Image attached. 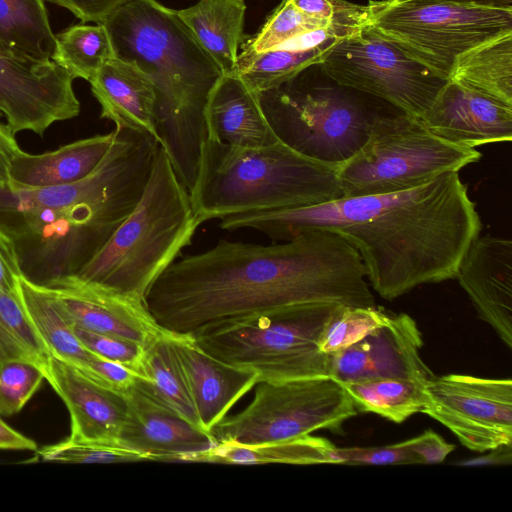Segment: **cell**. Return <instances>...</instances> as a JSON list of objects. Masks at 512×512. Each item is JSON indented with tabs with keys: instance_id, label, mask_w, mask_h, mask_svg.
Listing matches in <instances>:
<instances>
[{
	"instance_id": "obj_45",
	"label": "cell",
	"mask_w": 512,
	"mask_h": 512,
	"mask_svg": "<svg viewBox=\"0 0 512 512\" xmlns=\"http://www.w3.org/2000/svg\"><path fill=\"white\" fill-rule=\"evenodd\" d=\"M22 276L13 243L0 230V291H16Z\"/></svg>"
},
{
	"instance_id": "obj_12",
	"label": "cell",
	"mask_w": 512,
	"mask_h": 512,
	"mask_svg": "<svg viewBox=\"0 0 512 512\" xmlns=\"http://www.w3.org/2000/svg\"><path fill=\"white\" fill-rule=\"evenodd\" d=\"M341 85L421 119L448 82L368 25L339 40L320 63Z\"/></svg>"
},
{
	"instance_id": "obj_39",
	"label": "cell",
	"mask_w": 512,
	"mask_h": 512,
	"mask_svg": "<svg viewBox=\"0 0 512 512\" xmlns=\"http://www.w3.org/2000/svg\"><path fill=\"white\" fill-rule=\"evenodd\" d=\"M72 328L78 340L88 351L101 358L126 366L141 378L144 355L142 345L113 335L76 327Z\"/></svg>"
},
{
	"instance_id": "obj_2",
	"label": "cell",
	"mask_w": 512,
	"mask_h": 512,
	"mask_svg": "<svg viewBox=\"0 0 512 512\" xmlns=\"http://www.w3.org/2000/svg\"><path fill=\"white\" fill-rule=\"evenodd\" d=\"M220 220L222 230L253 229L275 242L306 229L337 233L358 251L372 288L387 300L455 278L461 257L482 229L467 185L455 171L408 190Z\"/></svg>"
},
{
	"instance_id": "obj_4",
	"label": "cell",
	"mask_w": 512,
	"mask_h": 512,
	"mask_svg": "<svg viewBox=\"0 0 512 512\" xmlns=\"http://www.w3.org/2000/svg\"><path fill=\"white\" fill-rule=\"evenodd\" d=\"M102 24L115 57L134 62L152 81L158 141L190 193L208 138L206 105L222 71L178 10L156 0H132Z\"/></svg>"
},
{
	"instance_id": "obj_46",
	"label": "cell",
	"mask_w": 512,
	"mask_h": 512,
	"mask_svg": "<svg viewBox=\"0 0 512 512\" xmlns=\"http://www.w3.org/2000/svg\"><path fill=\"white\" fill-rule=\"evenodd\" d=\"M22 151L15 134L8 125L0 122V186H7L10 181V168L13 159Z\"/></svg>"
},
{
	"instance_id": "obj_17",
	"label": "cell",
	"mask_w": 512,
	"mask_h": 512,
	"mask_svg": "<svg viewBox=\"0 0 512 512\" xmlns=\"http://www.w3.org/2000/svg\"><path fill=\"white\" fill-rule=\"evenodd\" d=\"M125 396L127 417L118 441L147 460L189 462L218 444L211 433L163 403L139 377Z\"/></svg>"
},
{
	"instance_id": "obj_22",
	"label": "cell",
	"mask_w": 512,
	"mask_h": 512,
	"mask_svg": "<svg viewBox=\"0 0 512 512\" xmlns=\"http://www.w3.org/2000/svg\"><path fill=\"white\" fill-rule=\"evenodd\" d=\"M208 139L237 148H261L280 141L258 95L236 74H222L205 109Z\"/></svg>"
},
{
	"instance_id": "obj_8",
	"label": "cell",
	"mask_w": 512,
	"mask_h": 512,
	"mask_svg": "<svg viewBox=\"0 0 512 512\" xmlns=\"http://www.w3.org/2000/svg\"><path fill=\"white\" fill-rule=\"evenodd\" d=\"M341 304L294 305L228 322L193 337L211 356L254 372L259 382L329 376L319 349L324 327Z\"/></svg>"
},
{
	"instance_id": "obj_40",
	"label": "cell",
	"mask_w": 512,
	"mask_h": 512,
	"mask_svg": "<svg viewBox=\"0 0 512 512\" xmlns=\"http://www.w3.org/2000/svg\"><path fill=\"white\" fill-rule=\"evenodd\" d=\"M304 14L332 26L359 31L366 25V5L346 0H288Z\"/></svg>"
},
{
	"instance_id": "obj_26",
	"label": "cell",
	"mask_w": 512,
	"mask_h": 512,
	"mask_svg": "<svg viewBox=\"0 0 512 512\" xmlns=\"http://www.w3.org/2000/svg\"><path fill=\"white\" fill-rule=\"evenodd\" d=\"M245 11L244 0H200L178 14L222 73L234 74Z\"/></svg>"
},
{
	"instance_id": "obj_7",
	"label": "cell",
	"mask_w": 512,
	"mask_h": 512,
	"mask_svg": "<svg viewBox=\"0 0 512 512\" xmlns=\"http://www.w3.org/2000/svg\"><path fill=\"white\" fill-rule=\"evenodd\" d=\"M258 95L278 139L310 159L338 168L367 141L377 120L398 110L344 86L320 63Z\"/></svg>"
},
{
	"instance_id": "obj_35",
	"label": "cell",
	"mask_w": 512,
	"mask_h": 512,
	"mask_svg": "<svg viewBox=\"0 0 512 512\" xmlns=\"http://www.w3.org/2000/svg\"><path fill=\"white\" fill-rule=\"evenodd\" d=\"M390 315L375 306L340 305L324 327L319 349L327 355L338 353L385 324Z\"/></svg>"
},
{
	"instance_id": "obj_44",
	"label": "cell",
	"mask_w": 512,
	"mask_h": 512,
	"mask_svg": "<svg viewBox=\"0 0 512 512\" xmlns=\"http://www.w3.org/2000/svg\"><path fill=\"white\" fill-rule=\"evenodd\" d=\"M68 9L83 23H102L111 13L132 0H47Z\"/></svg>"
},
{
	"instance_id": "obj_49",
	"label": "cell",
	"mask_w": 512,
	"mask_h": 512,
	"mask_svg": "<svg viewBox=\"0 0 512 512\" xmlns=\"http://www.w3.org/2000/svg\"><path fill=\"white\" fill-rule=\"evenodd\" d=\"M433 1L512 9V0H433Z\"/></svg>"
},
{
	"instance_id": "obj_48",
	"label": "cell",
	"mask_w": 512,
	"mask_h": 512,
	"mask_svg": "<svg viewBox=\"0 0 512 512\" xmlns=\"http://www.w3.org/2000/svg\"><path fill=\"white\" fill-rule=\"evenodd\" d=\"M487 455L458 462L463 466L509 465L512 462V444L501 445L489 450Z\"/></svg>"
},
{
	"instance_id": "obj_33",
	"label": "cell",
	"mask_w": 512,
	"mask_h": 512,
	"mask_svg": "<svg viewBox=\"0 0 512 512\" xmlns=\"http://www.w3.org/2000/svg\"><path fill=\"white\" fill-rule=\"evenodd\" d=\"M57 48L53 61L74 79L88 82L100 68L115 57L110 36L102 23L71 26L56 35Z\"/></svg>"
},
{
	"instance_id": "obj_25",
	"label": "cell",
	"mask_w": 512,
	"mask_h": 512,
	"mask_svg": "<svg viewBox=\"0 0 512 512\" xmlns=\"http://www.w3.org/2000/svg\"><path fill=\"white\" fill-rule=\"evenodd\" d=\"M114 138L115 129L41 154H30L22 150L11 163L8 185L29 189L79 182L99 167Z\"/></svg>"
},
{
	"instance_id": "obj_5",
	"label": "cell",
	"mask_w": 512,
	"mask_h": 512,
	"mask_svg": "<svg viewBox=\"0 0 512 512\" xmlns=\"http://www.w3.org/2000/svg\"><path fill=\"white\" fill-rule=\"evenodd\" d=\"M337 169L281 141L237 148L207 138L190 195L200 224L241 213L319 205L343 197Z\"/></svg>"
},
{
	"instance_id": "obj_31",
	"label": "cell",
	"mask_w": 512,
	"mask_h": 512,
	"mask_svg": "<svg viewBox=\"0 0 512 512\" xmlns=\"http://www.w3.org/2000/svg\"><path fill=\"white\" fill-rule=\"evenodd\" d=\"M140 379L163 403L203 429L168 332H163L144 347Z\"/></svg>"
},
{
	"instance_id": "obj_14",
	"label": "cell",
	"mask_w": 512,
	"mask_h": 512,
	"mask_svg": "<svg viewBox=\"0 0 512 512\" xmlns=\"http://www.w3.org/2000/svg\"><path fill=\"white\" fill-rule=\"evenodd\" d=\"M74 78L53 60L36 61L0 48V112L16 134L37 135L76 117L80 103Z\"/></svg>"
},
{
	"instance_id": "obj_23",
	"label": "cell",
	"mask_w": 512,
	"mask_h": 512,
	"mask_svg": "<svg viewBox=\"0 0 512 512\" xmlns=\"http://www.w3.org/2000/svg\"><path fill=\"white\" fill-rule=\"evenodd\" d=\"M347 29L329 26L299 35L277 47L254 53L242 50L235 73L256 94L273 89L303 69L321 63Z\"/></svg>"
},
{
	"instance_id": "obj_28",
	"label": "cell",
	"mask_w": 512,
	"mask_h": 512,
	"mask_svg": "<svg viewBox=\"0 0 512 512\" xmlns=\"http://www.w3.org/2000/svg\"><path fill=\"white\" fill-rule=\"evenodd\" d=\"M448 80L512 105V31L461 54Z\"/></svg>"
},
{
	"instance_id": "obj_41",
	"label": "cell",
	"mask_w": 512,
	"mask_h": 512,
	"mask_svg": "<svg viewBox=\"0 0 512 512\" xmlns=\"http://www.w3.org/2000/svg\"><path fill=\"white\" fill-rule=\"evenodd\" d=\"M338 464L395 465L415 464L414 457L402 442L383 447L336 448Z\"/></svg>"
},
{
	"instance_id": "obj_43",
	"label": "cell",
	"mask_w": 512,
	"mask_h": 512,
	"mask_svg": "<svg viewBox=\"0 0 512 512\" xmlns=\"http://www.w3.org/2000/svg\"><path fill=\"white\" fill-rule=\"evenodd\" d=\"M403 443L412 453L415 464L441 463L455 449V445L446 442L432 430L404 440Z\"/></svg>"
},
{
	"instance_id": "obj_11",
	"label": "cell",
	"mask_w": 512,
	"mask_h": 512,
	"mask_svg": "<svg viewBox=\"0 0 512 512\" xmlns=\"http://www.w3.org/2000/svg\"><path fill=\"white\" fill-rule=\"evenodd\" d=\"M257 384L245 409L212 428L218 443L280 442L320 429L340 433L344 422L357 414L343 386L330 376Z\"/></svg>"
},
{
	"instance_id": "obj_38",
	"label": "cell",
	"mask_w": 512,
	"mask_h": 512,
	"mask_svg": "<svg viewBox=\"0 0 512 512\" xmlns=\"http://www.w3.org/2000/svg\"><path fill=\"white\" fill-rule=\"evenodd\" d=\"M45 380L35 364L15 361L0 367V416L18 413Z\"/></svg>"
},
{
	"instance_id": "obj_47",
	"label": "cell",
	"mask_w": 512,
	"mask_h": 512,
	"mask_svg": "<svg viewBox=\"0 0 512 512\" xmlns=\"http://www.w3.org/2000/svg\"><path fill=\"white\" fill-rule=\"evenodd\" d=\"M0 450L36 451L37 444L0 418Z\"/></svg>"
},
{
	"instance_id": "obj_19",
	"label": "cell",
	"mask_w": 512,
	"mask_h": 512,
	"mask_svg": "<svg viewBox=\"0 0 512 512\" xmlns=\"http://www.w3.org/2000/svg\"><path fill=\"white\" fill-rule=\"evenodd\" d=\"M420 120L438 137L470 148L512 140V105L450 80Z\"/></svg>"
},
{
	"instance_id": "obj_3",
	"label": "cell",
	"mask_w": 512,
	"mask_h": 512,
	"mask_svg": "<svg viewBox=\"0 0 512 512\" xmlns=\"http://www.w3.org/2000/svg\"><path fill=\"white\" fill-rule=\"evenodd\" d=\"M152 135L115 128L99 167L71 184L0 186V230L13 243L22 275L46 286L75 276L139 201L159 148Z\"/></svg>"
},
{
	"instance_id": "obj_21",
	"label": "cell",
	"mask_w": 512,
	"mask_h": 512,
	"mask_svg": "<svg viewBox=\"0 0 512 512\" xmlns=\"http://www.w3.org/2000/svg\"><path fill=\"white\" fill-rule=\"evenodd\" d=\"M203 430L211 433L233 405L258 383L254 372L229 365L201 349L190 336L169 333Z\"/></svg>"
},
{
	"instance_id": "obj_9",
	"label": "cell",
	"mask_w": 512,
	"mask_h": 512,
	"mask_svg": "<svg viewBox=\"0 0 512 512\" xmlns=\"http://www.w3.org/2000/svg\"><path fill=\"white\" fill-rule=\"evenodd\" d=\"M474 148L446 141L416 117L396 110L381 116L365 144L337 169L344 197L398 192L480 160Z\"/></svg>"
},
{
	"instance_id": "obj_1",
	"label": "cell",
	"mask_w": 512,
	"mask_h": 512,
	"mask_svg": "<svg viewBox=\"0 0 512 512\" xmlns=\"http://www.w3.org/2000/svg\"><path fill=\"white\" fill-rule=\"evenodd\" d=\"M311 303L375 306L358 251L324 229H306L271 245L219 240L174 261L144 297L162 330L192 338L228 322Z\"/></svg>"
},
{
	"instance_id": "obj_30",
	"label": "cell",
	"mask_w": 512,
	"mask_h": 512,
	"mask_svg": "<svg viewBox=\"0 0 512 512\" xmlns=\"http://www.w3.org/2000/svg\"><path fill=\"white\" fill-rule=\"evenodd\" d=\"M0 48L36 61L53 59L57 38L44 0H0Z\"/></svg>"
},
{
	"instance_id": "obj_29",
	"label": "cell",
	"mask_w": 512,
	"mask_h": 512,
	"mask_svg": "<svg viewBox=\"0 0 512 512\" xmlns=\"http://www.w3.org/2000/svg\"><path fill=\"white\" fill-rule=\"evenodd\" d=\"M18 295L25 316L50 356L71 366L95 356L78 340L43 286L22 276L18 281Z\"/></svg>"
},
{
	"instance_id": "obj_13",
	"label": "cell",
	"mask_w": 512,
	"mask_h": 512,
	"mask_svg": "<svg viewBox=\"0 0 512 512\" xmlns=\"http://www.w3.org/2000/svg\"><path fill=\"white\" fill-rule=\"evenodd\" d=\"M422 413L475 452L512 444V381L464 374L433 376Z\"/></svg>"
},
{
	"instance_id": "obj_32",
	"label": "cell",
	"mask_w": 512,
	"mask_h": 512,
	"mask_svg": "<svg viewBox=\"0 0 512 512\" xmlns=\"http://www.w3.org/2000/svg\"><path fill=\"white\" fill-rule=\"evenodd\" d=\"M425 384L407 378H377L342 386L357 410L402 423L427 405Z\"/></svg>"
},
{
	"instance_id": "obj_42",
	"label": "cell",
	"mask_w": 512,
	"mask_h": 512,
	"mask_svg": "<svg viewBox=\"0 0 512 512\" xmlns=\"http://www.w3.org/2000/svg\"><path fill=\"white\" fill-rule=\"evenodd\" d=\"M72 367L97 384L123 394L135 384L138 378L126 366L97 355Z\"/></svg>"
},
{
	"instance_id": "obj_16",
	"label": "cell",
	"mask_w": 512,
	"mask_h": 512,
	"mask_svg": "<svg viewBox=\"0 0 512 512\" xmlns=\"http://www.w3.org/2000/svg\"><path fill=\"white\" fill-rule=\"evenodd\" d=\"M43 287L72 327L121 337L143 347L165 332L143 301L113 289L75 276Z\"/></svg>"
},
{
	"instance_id": "obj_24",
	"label": "cell",
	"mask_w": 512,
	"mask_h": 512,
	"mask_svg": "<svg viewBox=\"0 0 512 512\" xmlns=\"http://www.w3.org/2000/svg\"><path fill=\"white\" fill-rule=\"evenodd\" d=\"M89 83L101 106V118L112 121L116 128L148 133L158 140L154 86L134 62L114 57Z\"/></svg>"
},
{
	"instance_id": "obj_6",
	"label": "cell",
	"mask_w": 512,
	"mask_h": 512,
	"mask_svg": "<svg viewBox=\"0 0 512 512\" xmlns=\"http://www.w3.org/2000/svg\"><path fill=\"white\" fill-rule=\"evenodd\" d=\"M200 225L189 191L159 145L136 206L75 277L144 302L151 285L192 243Z\"/></svg>"
},
{
	"instance_id": "obj_18",
	"label": "cell",
	"mask_w": 512,
	"mask_h": 512,
	"mask_svg": "<svg viewBox=\"0 0 512 512\" xmlns=\"http://www.w3.org/2000/svg\"><path fill=\"white\" fill-rule=\"evenodd\" d=\"M455 278L479 317L512 348V241L476 236L461 257Z\"/></svg>"
},
{
	"instance_id": "obj_34",
	"label": "cell",
	"mask_w": 512,
	"mask_h": 512,
	"mask_svg": "<svg viewBox=\"0 0 512 512\" xmlns=\"http://www.w3.org/2000/svg\"><path fill=\"white\" fill-rule=\"evenodd\" d=\"M49 356L24 314L18 288L0 291V367L22 361L43 371Z\"/></svg>"
},
{
	"instance_id": "obj_20",
	"label": "cell",
	"mask_w": 512,
	"mask_h": 512,
	"mask_svg": "<svg viewBox=\"0 0 512 512\" xmlns=\"http://www.w3.org/2000/svg\"><path fill=\"white\" fill-rule=\"evenodd\" d=\"M43 373L69 412L70 436L118 441L127 417L125 394L97 384L52 356Z\"/></svg>"
},
{
	"instance_id": "obj_15",
	"label": "cell",
	"mask_w": 512,
	"mask_h": 512,
	"mask_svg": "<svg viewBox=\"0 0 512 512\" xmlns=\"http://www.w3.org/2000/svg\"><path fill=\"white\" fill-rule=\"evenodd\" d=\"M422 334L406 313L388 321L352 346L330 355L329 376L342 384L377 378L426 383L434 374L420 356Z\"/></svg>"
},
{
	"instance_id": "obj_27",
	"label": "cell",
	"mask_w": 512,
	"mask_h": 512,
	"mask_svg": "<svg viewBox=\"0 0 512 512\" xmlns=\"http://www.w3.org/2000/svg\"><path fill=\"white\" fill-rule=\"evenodd\" d=\"M336 446L311 434L280 442L239 444L221 442L207 451L191 457L189 462L223 464H338Z\"/></svg>"
},
{
	"instance_id": "obj_37",
	"label": "cell",
	"mask_w": 512,
	"mask_h": 512,
	"mask_svg": "<svg viewBox=\"0 0 512 512\" xmlns=\"http://www.w3.org/2000/svg\"><path fill=\"white\" fill-rule=\"evenodd\" d=\"M329 26L332 25L304 14L290 1L283 0L267 18L261 30L243 44L242 50L264 52L299 35Z\"/></svg>"
},
{
	"instance_id": "obj_10",
	"label": "cell",
	"mask_w": 512,
	"mask_h": 512,
	"mask_svg": "<svg viewBox=\"0 0 512 512\" xmlns=\"http://www.w3.org/2000/svg\"><path fill=\"white\" fill-rule=\"evenodd\" d=\"M366 8V25L445 79L461 54L512 31L506 8L433 0H371Z\"/></svg>"
},
{
	"instance_id": "obj_36",
	"label": "cell",
	"mask_w": 512,
	"mask_h": 512,
	"mask_svg": "<svg viewBox=\"0 0 512 512\" xmlns=\"http://www.w3.org/2000/svg\"><path fill=\"white\" fill-rule=\"evenodd\" d=\"M42 461L66 463H118L147 460L141 453L116 440L68 436L36 450Z\"/></svg>"
}]
</instances>
